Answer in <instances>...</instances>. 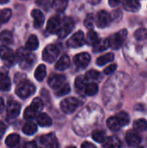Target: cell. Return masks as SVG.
I'll use <instances>...</instances> for the list:
<instances>
[{
	"mask_svg": "<svg viewBox=\"0 0 147 148\" xmlns=\"http://www.w3.org/2000/svg\"><path fill=\"white\" fill-rule=\"evenodd\" d=\"M10 0H0V3L1 4H3V3H8Z\"/></svg>",
	"mask_w": 147,
	"mask_h": 148,
	"instance_id": "53",
	"label": "cell"
},
{
	"mask_svg": "<svg viewBox=\"0 0 147 148\" xmlns=\"http://www.w3.org/2000/svg\"><path fill=\"white\" fill-rule=\"evenodd\" d=\"M98 90H99L98 85L95 82H91V83L87 84L84 91H85V93H86L87 95L93 96V95H95L97 94Z\"/></svg>",
	"mask_w": 147,
	"mask_h": 148,
	"instance_id": "31",
	"label": "cell"
},
{
	"mask_svg": "<svg viewBox=\"0 0 147 148\" xmlns=\"http://www.w3.org/2000/svg\"><path fill=\"white\" fill-rule=\"evenodd\" d=\"M99 40V37H98V35L97 33L94 31V30H89L87 34V36H86V42L88 44H92L94 45L97 41Z\"/></svg>",
	"mask_w": 147,
	"mask_h": 148,
	"instance_id": "35",
	"label": "cell"
},
{
	"mask_svg": "<svg viewBox=\"0 0 147 148\" xmlns=\"http://www.w3.org/2000/svg\"><path fill=\"white\" fill-rule=\"evenodd\" d=\"M113 59H114V55L113 53H107V54H106L104 56H100L97 59L96 63L99 66H104L105 64H107V63L113 61Z\"/></svg>",
	"mask_w": 147,
	"mask_h": 148,
	"instance_id": "26",
	"label": "cell"
},
{
	"mask_svg": "<svg viewBox=\"0 0 147 148\" xmlns=\"http://www.w3.org/2000/svg\"><path fill=\"white\" fill-rule=\"evenodd\" d=\"M92 137H93V140H95L96 142H99V143H103L106 141V135H105V133L103 131H100V130H96L94 131L93 134H92Z\"/></svg>",
	"mask_w": 147,
	"mask_h": 148,
	"instance_id": "37",
	"label": "cell"
},
{
	"mask_svg": "<svg viewBox=\"0 0 147 148\" xmlns=\"http://www.w3.org/2000/svg\"><path fill=\"white\" fill-rule=\"evenodd\" d=\"M88 2L91 4H98L101 2V0H88Z\"/></svg>",
	"mask_w": 147,
	"mask_h": 148,
	"instance_id": "52",
	"label": "cell"
},
{
	"mask_svg": "<svg viewBox=\"0 0 147 148\" xmlns=\"http://www.w3.org/2000/svg\"><path fill=\"white\" fill-rule=\"evenodd\" d=\"M37 131V127L35 123L33 122H27L23 125V134L27 135H32Z\"/></svg>",
	"mask_w": 147,
	"mask_h": 148,
	"instance_id": "30",
	"label": "cell"
},
{
	"mask_svg": "<svg viewBox=\"0 0 147 148\" xmlns=\"http://www.w3.org/2000/svg\"><path fill=\"white\" fill-rule=\"evenodd\" d=\"M39 46V42H38V38L35 35H31L29 39L27 40V42H26V49L28 50H36Z\"/></svg>",
	"mask_w": 147,
	"mask_h": 148,
	"instance_id": "24",
	"label": "cell"
},
{
	"mask_svg": "<svg viewBox=\"0 0 147 148\" xmlns=\"http://www.w3.org/2000/svg\"><path fill=\"white\" fill-rule=\"evenodd\" d=\"M58 56H59V49L54 44H49L46 46L42 52L43 61L49 63L54 62L58 57Z\"/></svg>",
	"mask_w": 147,
	"mask_h": 148,
	"instance_id": "5",
	"label": "cell"
},
{
	"mask_svg": "<svg viewBox=\"0 0 147 148\" xmlns=\"http://www.w3.org/2000/svg\"><path fill=\"white\" fill-rule=\"evenodd\" d=\"M24 148H37L36 147V145L34 141H31V142H29L25 145Z\"/></svg>",
	"mask_w": 147,
	"mask_h": 148,
	"instance_id": "50",
	"label": "cell"
},
{
	"mask_svg": "<svg viewBox=\"0 0 147 148\" xmlns=\"http://www.w3.org/2000/svg\"><path fill=\"white\" fill-rule=\"evenodd\" d=\"M68 0H54L53 8L57 12H63L68 6Z\"/></svg>",
	"mask_w": 147,
	"mask_h": 148,
	"instance_id": "28",
	"label": "cell"
},
{
	"mask_svg": "<svg viewBox=\"0 0 147 148\" xmlns=\"http://www.w3.org/2000/svg\"><path fill=\"white\" fill-rule=\"evenodd\" d=\"M16 59L19 61L20 67L23 69H29L36 62V56L29 53L27 49L20 48L16 52Z\"/></svg>",
	"mask_w": 147,
	"mask_h": 148,
	"instance_id": "1",
	"label": "cell"
},
{
	"mask_svg": "<svg viewBox=\"0 0 147 148\" xmlns=\"http://www.w3.org/2000/svg\"><path fill=\"white\" fill-rule=\"evenodd\" d=\"M121 142L116 136H110L105 141V148H120Z\"/></svg>",
	"mask_w": 147,
	"mask_h": 148,
	"instance_id": "22",
	"label": "cell"
},
{
	"mask_svg": "<svg viewBox=\"0 0 147 148\" xmlns=\"http://www.w3.org/2000/svg\"><path fill=\"white\" fill-rule=\"evenodd\" d=\"M126 36H127L126 29H121V30L116 32L115 34H113V36H111L108 38L110 47H112V49H120L123 45L124 42L126 41Z\"/></svg>",
	"mask_w": 147,
	"mask_h": 148,
	"instance_id": "3",
	"label": "cell"
},
{
	"mask_svg": "<svg viewBox=\"0 0 147 148\" xmlns=\"http://www.w3.org/2000/svg\"><path fill=\"white\" fill-rule=\"evenodd\" d=\"M3 108H4V103H3V99H2V98H0V113L3 111Z\"/></svg>",
	"mask_w": 147,
	"mask_h": 148,
	"instance_id": "51",
	"label": "cell"
},
{
	"mask_svg": "<svg viewBox=\"0 0 147 148\" xmlns=\"http://www.w3.org/2000/svg\"><path fill=\"white\" fill-rule=\"evenodd\" d=\"M117 69V65L116 64H111L109 65L108 67H107L105 69H104V73L106 75H109V74H112L113 72H114Z\"/></svg>",
	"mask_w": 147,
	"mask_h": 148,
	"instance_id": "44",
	"label": "cell"
},
{
	"mask_svg": "<svg viewBox=\"0 0 147 148\" xmlns=\"http://www.w3.org/2000/svg\"><path fill=\"white\" fill-rule=\"evenodd\" d=\"M11 88V82L7 75H1L0 77V90L9 91Z\"/></svg>",
	"mask_w": 147,
	"mask_h": 148,
	"instance_id": "29",
	"label": "cell"
},
{
	"mask_svg": "<svg viewBox=\"0 0 147 148\" xmlns=\"http://www.w3.org/2000/svg\"><path fill=\"white\" fill-rule=\"evenodd\" d=\"M122 0H108V3L111 7H116L121 3Z\"/></svg>",
	"mask_w": 147,
	"mask_h": 148,
	"instance_id": "47",
	"label": "cell"
},
{
	"mask_svg": "<svg viewBox=\"0 0 147 148\" xmlns=\"http://www.w3.org/2000/svg\"><path fill=\"white\" fill-rule=\"evenodd\" d=\"M108 47H110L108 38H101L93 45V50L94 52H101L107 49Z\"/></svg>",
	"mask_w": 147,
	"mask_h": 148,
	"instance_id": "18",
	"label": "cell"
},
{
	"mask_svg": "<svg viewBox=\"0 0 147 148\" xmlns=\"http://www.w3.org/2000/svg\"><path fill=\"white\" fill-rule=\"evenodd\" d=\"M86 41L84 33L81 30L75 32L67 42V46L69 48H79L81 47Z\"/></svg>",
	"mask_w": 147,
	"mask_h": 148,
	"instance_id": "8",
	"label": "cell"
},
{
	"mask_svg": "<svg viewBox=\"0 0 147 148\" xmlns=\"http://www.w3.org/2000/svg\"><path fill=\"white\" fill-rule=\"evenodd\" d=\"M19 140H20V137L18 134H11L7 136V138L5 140V144L10 147H14L18 145Z\"/></svg>",
	"mask_w": 147,
	"mask_h": 148,
	"instance_id": "25",
	"label": "cell"
},
{
	"mask_svg": "<svg viewBox=\"0 0 147 148\" xmlns=\"http://www.w3.org/2000/svg\"><path fill=\"white\" fill-rule=\"evenodd\" d=\"M81 148H97L95 147V145H94L93 143H90V142H84L82 145H81Z\"/></svg>",
	"mask_w": 147,
	"mask_h": 148,
	"instance_id": "48",
	"label": "cell"
},
{
	"mask_svg": "<svg viewBox=\"0 0 147 148\" xmlns=\"http://www.w3.org/2000/svg\"><path fill=\"white\" fill-rule=\"evenodd\" d=\"M111 23V16L106 10H100L95 18V23L99 28H105Z\"/></svg>",
	"mask_w": 147,
	"mask_h": 148,
	"instance_id": "10",
	"label": "cell"
},
{
	"mask_svg": "<svg viewBox=\"0 0 147 148\" xmlns=\"http://www.w3.org/2000/svg\"><path fill=\"white\" fill-rule=\"evenodd\" d=\"M0 57L9 66L13 65L16 61V56L13 53L11 49L6 46L0 47Z\"/></svg>",
	"mask_w": 147,
	"mask_h": 148,
	"instance_id": "6",
	"label": "cell"
},
{
	"mask_svg": "<svg viewBox=\"0 0 147 148\" xmlns=\"http://www.w3.org/2000/svg\"><path fill=\"white\" fill-rule=\"evenodd\" d=\"M94 22H95V20H94V16H93L92 14H88V15L86 16L85 20H84V25H85L88 29H91V28H93Z\"/></svg>",
	"mask_w": 147,
	"mask_h": 148,
	"instance_id": "43",
	"label": "cell"
},
{
	"mask_svg": "<svg viewBox=\"0 0 147 148\" xmlns=\"http://www.w3.org/2000/svg\"><path fill=\"white\" fill-rule=\"evenodd\" d=\"M69 65H70L69 57L67 55H63L57 60V62L55 65V68L57 70L63 71V70H66L69 67Z\"/></svg>",
	"mask_w": 147,
	"mask_h": 148,
	"instance_id": "17",
	"label": "cell"
},
{
	"mask_svg": "<svg viewBox=\"0 0 147 148\" xmlns=\"http://www.w3.org/2000/svg\"><path fill=\"white\" fill-rule=\"evenodd\" d=\"M12 12L10 9H2L0 10V23H7L11 17Z\"/></svg>",
	"mask_w": 147,
	"mask_h": 148,
	"instance_id": "33",
	"label": "cell"
},
{
	"mask_svg": "<svg viewBox=\"0 0 147 148\" xmlns=\"http://www.w3.org/2000/svg\"><path fill=\"white\" fill-rule=\"evenodd\" d=\"M123 6L128 11L135 12L139 10L140 3L138 0H124Z\"/></svg>",
	"mask_w": 147,
	"mask_h": 148,
	"instance_id": "19",
	"label": "cell"
},
{
	"mask_svg": "<svg viewBox=\"0 0 147 148\" xmlns=\"http://www.w3.org/2000/svg\"><path fill=\"white\" fill-rule=\"evenodd\" d=\"M133 127L138 132H144L147 129V121L145 119L136 120L133 123Z\"/></svg>",
	"mask_w": 147,
	"mask_h": 148,
	"instance_id": "32",
	"label": "cell"
},
{
	"mask_svg": "<svg viewBox=\"0 0 147 148\" xmlns=\"http://www.w3.org/2000/svg\"><path fill=\"white\" fill-rule=\"evenodd\" d=\"M65 81H66L65 75H58V74H52L48 80V83L49 87H51L52 88L57 89L58 88H60L65 83Z\"/></svg>",
	"mask_w": 147,
	"mask_h": 148,
	"instance_id": "13",
	"label": "cell"
},
{
	"mask_svg": "<svg viewBox=\"0 0 147 148\" xmlns=\"http://www.w3.org/2000/svg\"><path fill=\"white\" fill-rule=\"evenodd\" d=\"M86 78L83 77V76H78L75 81V88L81 92V91H84L85 90V88L87 86L86 84Z\"/></svg>",
	"mask_w": 147,
	"mask_h": 148,
	"instance_id": "34",
	"label": "cell"
},
{
	"mask_svg": "<svg viewBox=\"0 0 147 148\" xmlns=\"http://www.w3.org/2000/svg\"><path fill=\"white\" fill-rule=\"evenodd\" d=\"M36 91V87L28 80H23L19 82L16 88V94L22 99H25L32 95Z\"/></svg>",
	"mask_w": 147,
	"mask_h": 148,
	"instance_id": "2",
	"label": "cell"
},
{
	"mask_svg": "<svg viewBox=\"0 0 147 148\" xmlns=\"http://www.w3.org/2000/svg\"><path fill=\"white\" fill-rule=\"evenodd\" d=\"M38 112H36L31 106H29L28 108H26V109L24 110L23 113V117L25 120L30 121L32 119H34L36 115H37Z\"/></svg>",
	"mask_w": 147,
	"mask_h": 148,
	"instance_id": "36",
	"label": "cell"
},
{
	"mask_svg": "<svg viewBox=\"0 0 147 148\" xmlns=\"http://www.w3.org/2000/svg\"><path fill=\"white\" fill-rule=\"evenodd\" d=\"M79 105H80V101L78 99L75 97H68V98L64 99L61 102L60 107L62 112L66 114H71V113H74L77 109Z\"/></svg>",
	"mask_w": 147,
	"mask_h": 148,
	"instance_id": "4",
	"label": "cell"
},
{
	"mask_svg": "<svg viewBox=\"0 0 147 148\" xmlns=\"http://www.w3.org/2000/svg\"><path fill=\"white\" fill-rule=\"evenodd\" d=\"M67 148H76L75 147H74V146H68Z\"/></svg>",
	"mask_w": 147,
	"mask_h": 148,
	"instance_id": "54",
	"label": "cell"
},
{
	"mask_svg": "<svg viewBox=\"0 0 147 148\" xmlns=\"http://www.w3.org/2000/svg\"><path fill=\"white\" fill-rule=\"evenodd\" d=\"M21 110V106L15 101H10L7 105V114L10 118H16Z\"/></svg>",
	"mask_w": 147,
	"mask_h": 148,
	"instance_id": "15",
	"label": "cell"
},
{
	"mask_svg": "<svg viewBox=\"0 0 147 148\" xmlns=\"http://www.w3.org/2000/svg\"><path fill=\"white\" fill-rule=\"evenodd\" d=\"M136 148H144V147H137Z\"/></svg>",
	"mask_w": 147,
	"mask_h": 148,
	"instance_id": "55",
	"label": "cell"
},
{
	"mask_svg": "<svg viewBox=\"0 0 147 148\" xmlns=\"http://www.w3.org/2000/svg\"><path fill=\"white\" fill-rule=\"evenodd\" d=\"M29 106H31L36 112L39 113L43 108V102H42V101L40 98H35L32 101V102H31V104Z\"/></svg>",
	"mask_w": 147,
	"mask_h": 148,
	"instance_id": "41",
	"label": "cell"
},
{
	"mask_svg": "<svg viewBox=\"0 0 147 148\" xmlns=\"http://www.w3.org/2000/svg\"><path fill=\"white\" fill-rule=\"evenodd\" d=\"M31 16L34 19V27L36 29H40L43 23H44V15L42 14V12L40 10L37 9H34L31 11Z\"/></svg>",
	"mask_w": 147,
	"mask_h": 148,
	"instance_id": "16",
	"label": "cell"
},
{
	"mask_svg": "<svg viewBox=\"0 0 147 148\" xmlns=\"http://www.w3.org/2000/svg\"><path fill=\"white\" fill-rule=\"evenodd\" d=\"M85 78L87 81H91V80H98L101 78V74L99 71H96L94 69H91L88 71L85 75Z\"/></svg>",
	"mask_w": 147,
	"mask_h": 148,
	"instance_id": "40",
	"label": "cell"
},
{
	"mask_svg": "<svg viewBox=\"0 0 147 148\" xmlns=\"http://www.w3.org/2000/svg\"><path fill=\"white\" fill-rule=\"evenodd\" d=\"M107 125L108 128L111 129L112 131H119L122 127V125L120 124V122L116 115L108 118L107 121Z\"/></svg>",
	"mask_w": 147,
	"mask_h": 148,
	"instance_id": "20",
	"label": "cell"
},
{
	"mask_svg": "<svg viewBox=\"0 0 147 148\" xmlns=\"http://www.w3.org/2000/svg\"><path fill=\"white\" fill-rule=\"evenodd\" d=\"M36 121H37V123L41 127H49L52 124L51 118L45 113L39 114L36 117Z\"/></svg>",
	"mask_w": 147,
	"mask_h": 148,
	"instance_id": "21",
	"label": "cell"
},
{
	"mask_svg": "<svg viewBox=\"0 0 147 148\" xmlns=\"http://www.w3.org/2000/svg\"><path fill=\"white\" fill-rule=\"evenodd\" d=\"M116 116H117V118L119 119V121H120V124L122 125V127L127 125V124L129 123V121H130V118H129L128 114L126 113V112H124V111L119 112V113L116 114Z\"/></svg>",
	"mask_w": 147,
	"mask_h": 148,
	"instance_id": "39",
	"label": "cell"
},
{
	"mask_svg": "<svg viewBox=\"0 0 147 148\" xmlns=\"http://www.w3.org/2000/svg\"><path fill=\"white\" fill-rule=\"evenodd\" d=\"M134 36L138 41H143L147 38V30L144 28L139 29L135 31Z\"/></svg>",
	"mask_w": 147,
	"mask_h": 148,
	"instance_id": "42",
	"label": "cell"
},
{
	"mask_svg": "<svg viewBox=\"0 0 147 148\" xmlns=\"http://www.w3.org/2000/svg\"><path fill=\"white\" fill-rule=\"evenodd\" d=\"M70 92V87L68 83H64L62 86H61L60 88H58L55 91V95L58 97L68 95Z\"/></svg>",
	"mask_w": 147,
	"mask_h": 148,
	"instance_id": "38",
	"label": "cell"
},
{
	"mask_svg": "<svg viewBox=\"0 0 147 148\" xmlns=\"http://www.w3.org/2000/svg\"><path fill=\"white\" fill-rule=\"evenodd\" d=\"M5 129H6L5 125L2 121H0V139L3 137V135L4 132H5Z\"/></svg>",
	"mask_w": 147,
	"mask_h": 148,
	"instance_id": "49",
	"label": "cell"
},
{
	"mask_svg": "<svg viewBox=\"0 0 147 148\" xmlns=\"http://www.w3.org/2000/svg\"><path fill=\"white\" fill-rule=\"evenodd\" d=\"M126 140L127 144L130 147H137V146H139L140 144V142L142 140V138L139 135V134L137 133L136 131H134V130H129L126 133Z\"/></svg>",
	"mask_w": 147,
	"mask_h": 148,
	"instance_id": "14",
	"label": "cell"
},
{
	"mask_svg": "<svg viewBox=\"0 0 147 148\" xmlns=\"http://www.w3.org/2000/svg\"><path fill=\"white\" fill-rule=\"evenodd\" d=\"M0 42L3 45H10L13 42L12 33L9 30H3L0 33Z\"/></svg>",
	"mask_w": 147,
	"mask_h": 148,
	"instance_id": "23",
	"label": "cell"
},
{
	"mask_svg": "<svg viewBox=\"0 0 147 148\" xmlns=\"http://www.w3.org/2000/svg\"><path fill=\"white\" fill-rule=\"evenodd\" d=\"M26 75H24V74H21V73H18V74H16V75H15V82L16 83V84H18L19 82H21L22 81H23V80H25V77Z\"/></svg>",
	"mask_w": 147,
	"mask_h": 148,
	"instance_id": "45",
	"label": "cell"
},
{
	"mask_svg": "<svg viewBox=\"0 0 147 148\" xmlns=\"http://www.w3.org/2000/svg\"><path fill=\"white\" fill-rule=\"evenodd\" d=\"M119 15L122 16V12H121V10H114V11L113 12V14H112L113 17L115 20H120V17H119Z\"/></svg>",
	"mask_w": 147,
	"mask_h": 148,
	"instance_id": "46",
	"label": "cell"
},
{
	"mask_svg": "<svg viewBox=\"0 0 147 148\" xmlns=\"http://www.w3.org/2000/svg\"><path fill=\"white\" fill-rule=\"evenodd\" d=\"M46 74H47L46 66L43 65V64H40V65L36 68V71H35V77H36V79L37 81L42 82V81L45 78Z\"/></svg>",
	"mask_w": 147,
	"mask_h": 148,
	"instance_id": "27",
	"label": "cell"
},
{
	"mask_svg": "<svg viewBox=\"0 0 147 148\" xmlns=\"http://www.w3.org/2000/svg\"><path fill=\"white\" fill-rule=\"evenodd\" d=\"M74 27H75V23L72 18L70 17L64 18L63 23H62V26L60 27V29H58L56 33L60 38H64L68 35H69V33L73 30Z\"/></svg>",
	"mask_w": 147,
	"mask_h": 148,
	"instance_id": "7",
	"label": "cell"
},
{
	"mask_svg": "<svg viewBox=\"0 0 147 148\" xmlns=\"http://www.w3.org/2000/svg\"><path fill=\"white\" fill-rule=\"evenodd\" d=\"M91 57L88 53H80L74 56V62L78 68H86L90 62Z\"/></svg>",
	"mask_w": 147,
	"mask_h": 148,
	"instance_id": "12",
	"label": "cell"
},
{
	"mask_svg": "<svg viewBox=\"0 0 147 148\" xmlns=\"http://www.w3.org/2000/svg\"><path fill=\"white\" fill-rule=\"evenodd\" d=\"M40 142L47 148H58L59 143L56 137L53 134L42 135L40 138Z\"/></svg>",
	"mask_w": 147,
	"mask_h": 148,
	"instance_id": "11",
	"label": "cell"
},
{
	"mask_svg": "<svg viewBox=\"0 0 147 148\" xmlns=\"http://www.w3.org/2000/svg\"><path fill=\"white\" fill-rule=\"evenodd\" d=\"M64 20L60 15L51 16L47 23V31L49 33H56L62 26V21Z\"/></svg>",
	"mask_w": 147,
	"mask_h": 148,
	"instance_id": "9",
	"label": "cell"
}]
</instances>
